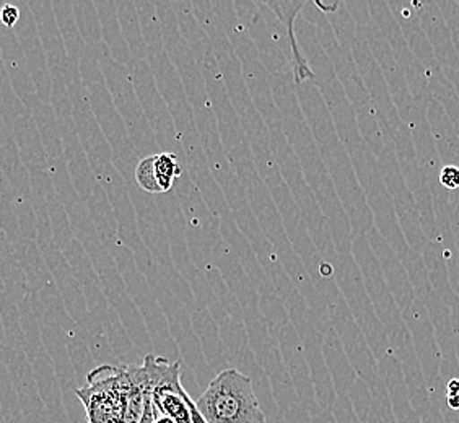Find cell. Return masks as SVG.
<instances>
[{"label":"cell","mask_w":459,"mask_h":423,"mask_svg":"<svg viewBox=\"0 0 459 423\" xmlns=\"http://www.w3.org/2000/svg\"><path fill=\"white\" fill-rule=\"evenodd\" d=\"M195 406L207 423H267L253 381L235 368L219 373Z\"/></svg>","instance_id":"1"},{"label":"cell","mask_w":459,"mask_h":423,"mask_svg":"<svg viewBox=\"0 0 459 423\" xmlns=\"http://www.w3.org/2000/svg\"><path fill=\"white\" fill-rule=\"evenodd\" d=\"M181 177V165L173 153H160L142 160L135 169V181L151 194H165L177 177Z\"/></svg>","instance_id":"2"},{"label":"cell","mask_w":459,"mask_h":423,"mask_svg":"<svg viewBox=\"0 0 459 423\" xmlns=\"http://www.w3.org/2000/svg\"><path fill=\"white\" fill-rule=\"evenodd\" d=\"M440 185L446 189H459V168L455 165H446L442 168V173H440Z\"/></svg>","instance_id":"3"},{"label":"cell","mask_w":459,"mask_h":423,"mask_svg":"<svg viewBox=\"0 0 459 423\" xmlns=\"http://www.w3.org/2000/svg\"><path fill=\"white\" fill-rule=\"evenodd\" d=\"M18 20H20V9L15 5L7 4L0 9V22H2L4 27L13 28L17 25Z\"/></svg>","instance_id":"4"},{"label":"cell","mask_w":459,"mask_h":423,"mask_svg":"<svg viewBox=\"0 0 459 423\" xmlns=\"http://www.w3.org/2000/svg\"><path fill=\"white\" fill-rule=\"evenodd\" d=\"M446 402L450 409L459 410V378L451 379L446 386Z\"/></svg>","instance_id":"5"},{"label":"cell","mask_w":459,"mask_h":423,"mask_svg":"<svg viewBox=\"0 0 459 423\" xmlns=\"http://www.w3.org/2000/svg\"><path fill=\"white\" fill-rule=\"evenodd\" d=\"M153 423H177L173 419H169L167 415L155 414V420Z\"/></svg>","instance_id":"6"}]
</instances>
